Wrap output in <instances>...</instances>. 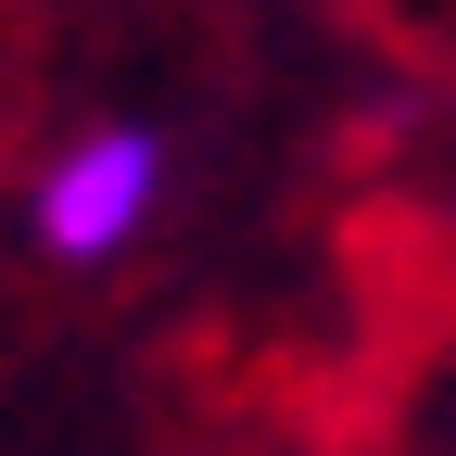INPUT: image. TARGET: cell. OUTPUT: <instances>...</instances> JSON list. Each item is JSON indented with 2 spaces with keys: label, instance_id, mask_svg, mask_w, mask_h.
Returning <instances> with one entry per match:
<instances>
[{
  "label": "cell",
  "instance_id": "6da1fadb",
  "mask_svg": "<svg viewBox=\"0 0 456 456\" xmlns=\"http://www.w3.org/2000/svg\"><path fill=\"white\" fill-rule=\"evenodd\" d=\"M152 191H165V140L152 127H77L38 165V241L64 266H102V254H127L152 228Z\"/></svg>",
  "mask_w": 456,
  "mask_h": 456
}]
</instances>
